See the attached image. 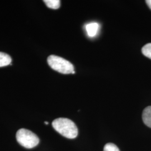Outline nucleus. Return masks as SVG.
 Returning a JSON list of instances; mask_svg holds the SVG:
<instances>
[{
	"mask_svg": "<svg viewBox=\"0 0 151 151\" xmlns=\"http://www.w3.org/2000/svg\"><path fill=\"white\" fill-rule=\"evenodd\" d=\"M54 129L68 139H74L78 135V129L75 123L67 118H60L52 122Z\"/></svg>",
	"mask_w": 151,
	"mask_h": 151,
	"instance_id": "1",
	"label": "nucleus"
},
{
	"mask_svg": "<svg viewBox=\"0 0 151 151\" xmlns=\"http://www.w3.org/2000/svg\"><path fill=\"white\" fill-rule=\"evenodd\" d=\"M49 65L54 70L62 74L72 73L74 67L68 60L60 57L59 56L51 55L48 58Z\"/></svg>",
	"mask_w": 151,
	"mask_h": 151,
	"instance_id": "2",
	"label": "nucleus"
},
{
	"mask_svg": "<svg viewBox=\"0 0 151 151\" xmlns=\"http://www.w3.org/2000/svg\"><path fill=\"white\" fill-rule=\"evenodd\" d=\"M16 140L21 146L28 149L38 145L39 139L38 136L29 130L22 128L16 133Z\"/></svg>",
	"mask_w": 151,
	"mask_h": 151,
	"instance_id": "3",
	"label": "nucleus"
},
{
	"mask_svg": "<svg viewBox=\"0 0 151 151\" xmlns=\"http://www.w3.org/2000/svg\"><path fill=\"white\" fill-rule=\"evenodd\" d=\"M100 25L96 22H92L87 24L85 26V30L87 34L89 37L93 38L96 37L99 32Z\"/></svg>",
	"mask_w": 151,
	"mask_h": 151,
	"instance_id": "4",
	"label": "nucleus"
},
{
	"mask_svg": "<svg viewBox=\"0 0 151 151\" xmlns=\"http://www.w3.org/2000/svg\"><path fill=\"white\" fill-rule=\"evenodd\" d=\"M142 119L144 123L150 128H151V106H148L143 110Z\"/></svg>",
	"mask_w": 151,
	"mask_h": 151,
	"instance_id": "5",
	"label": "nucleus"
},
{
	"mask_svg": "<svg viewBox=\"0 0 151 151\" xmlns=\"http://www.w3.org/2000/svg\"><path fill=\"white\" fill-rule=\"evenodd\" d=\"M11 61L12 59L9 55L0 52V67L10 65Z\"/></svg>",
	"mask_w": 151,
	"mask_h": 151,
	"instance_id": "6",
	"label": "nucleus"
},
{
	"mask_svg": "<svg viewBox=\"0 0 151 151\" xmlns=\"http://www.w3.org/2000/svg\"><path fill=\"white\" fill-rule=\"evenodd\" d=\"M44 2L48 7L52 9H58L60 5V0H45Z\"/></svg>",
	"mask_w": 151,
	"mask_h": 151,
	"instance_id": "7",
	"label": "nucleus"
},
{
	"mask_svg": "<svg viewBox=\"0 0 151 151\" xmlns=\"http://www.w3.org/2000/svg\"><path fill=\"white\" fill-rule=\"evenodd\" d=\"M142 52L145 56L151 60V43L146 44L142 49Z\"/></svg>",
	"mask_w": 151,
	"mask_h": 151,
	"instance_id": "8",
	"label": "nucleus"
},
{
	"mask_svg": "<svg viewBox=\"0 0 151 151\" xmlns=\"http://www.w3.org/2000/svg\"><path fill=\"white\" fill-rule=\"evenodd\" d=\"M104 151H120L119 148L111 143H109L104 146Z\"/></svg>",
	"mask_w": 151,
	"mask_h": 151,
	"instance_id": "9",
	"label": "nucleus"
},
{
	"mask_svg": "<svg viewBox=\"0 0 151 151\" xmlns=\"http://www.w3.org/2000/svg\"><path fill=\"white\" fill-rule=\"evenodd\" d=\"M146 2L147 5L148 6V7L151 10V0H147Z\"/></svg>",
	"mask_w": 151,
	"mask_h": 151,
	"instance_id": "10",
	"label": "nucleus"
},
{
	"mask_svg": "<svg viewBox=\"0 0 151 151\" xmlns=\"http://www.w3.org/2000/svg\"><path fill=\"white\" fill-rule=\"evenodd\" d=\"M44 123L46 124V125H48V122H44Z\"/></svg>",
	"mask_w": 151,
	"mask_h": 151,
	"instance_id": "11",
	"label": "nucleus"
}]
</instances>
